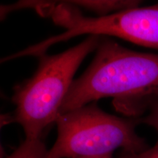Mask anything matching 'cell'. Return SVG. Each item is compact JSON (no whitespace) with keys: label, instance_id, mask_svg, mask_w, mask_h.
<instances>
[{"label":"cell","instance_id":"1","mask_svg":"<svg viewBox=\"0 0 158 158\" xmlns=\"http://www.w3.org/2000/svg\"><path fill=\"white\" fill-rule=\"evenodd\" d=\"M158 96V55L136 52L102 37L88 68L74 80L59 114L111 98L118 111L138 114Z\"/></svg>","mask_w":158,"mask_h":158},{"label":"cell","instance_id":"2","mask_svg":"<svg viewBox=\"0 0 158 158\" xmlns=\"http://www.w3.org/2000/svg\"><path fill=\"white\" fill-rule=\"evenodd\" d=\"M101 37L89 35L60 54L42 55L32 77L15 88L12 97L15 106L13 121L21 124L26 138H40L56 122L75 73L87 55L97 50Z\"/></svg>","mask_w":158,"mask_h":158},{"label":"cell","instance_id":"3","mask_svg":"<svg viewBox=\"0 0 158 158\" xmlns=\"http://www.w3.org/2000/svg\"><path fill=\"white\" fill-rule=\"evenodd\" d=\"M25 9L34 7L40 15L49 18L65 30L42 42L7 56L4 62L23 56L40 57L50 47L83 35L113 36L158 50V4L131 7L98 17L84 16L68 1H25Z\"/></svg>","mask_w":158,"mask_h":158},{"label":"cell","instance_id":"4","mask_svg":"<svg viewBox=\"0 0 158 158\" xmlns=\"http://www.w3.org/2000/svg\"><path fill=\"white\" fill-rule=\"evenodd\" d=\"M55 123L58 135L47 158L106 157L118 149L137 155L147 150L135 132L137 120L106 113L94 102L59 114Z\"/></svg>","mask_w":158,"mask_h":158},{"label":"cell","instance_id":"5","mask_svg":"<svg viewBox=\"0 0 158 158\" xmlns=\"http://www.w3.org/2000/svg\"><path fill=\"white\" fill-rule=\"evenodd\" d=\"M48 150L40 138H26L16 149L6 158H47Z\"/></svg>","mask_w":158,"mask_h":158},{"label":"cell","instance_id":"6","mask_svg":"<svg viewBox=\"0 0 158 158\" xmlns=\"http://www.w3.org/2000/svg\"><path fill=\"white\" fill-rule=\"evenodd\" d=\"M121 158H158V143L153 148L137 155L124 154Z\"/></svg>","mask_w":158,"mask_h":158},{"label":"cell","instance_id":"7","mask_svg":"<svg viewBox=\"0 0 158 158\" xmlns=\"http://www.w3.org/2000/svg\"><path fill=\"white\" fill-rule=\"evenodd\" d=\"M141 122L153 127L158 133V102L153 107L152 112L147 117L141 120ZM158 143V142H157Z\"/></svg>","mask_w":158,"mask_h":158},{"label":"cell","instance_id":"8","mask_svg":"<svg viewBox=\"0 0 158 158\" xmlns=\"http://www.w3.org/2000/svg\"><path fill=\"white\" fill-rule=\"evenodd\" d=\"M78 158H113L112 155L106 156V157H78Z\"/></svg>","mask_w":158,"mask_h":158}]
</instances>
